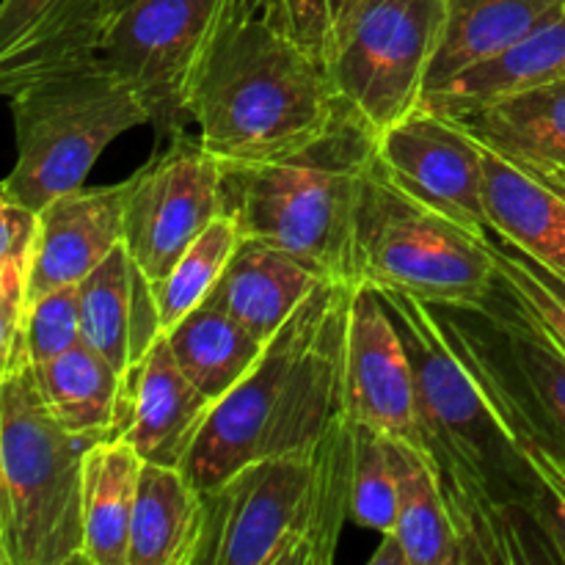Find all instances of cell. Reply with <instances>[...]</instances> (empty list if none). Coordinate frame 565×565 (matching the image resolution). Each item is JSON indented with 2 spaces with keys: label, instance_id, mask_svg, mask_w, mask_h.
<instances>
[{
  "label": "cell",
  "instance_id": "obj_7",
  "mask_svg": "<svg viewBox=\"0 0 565 565\" xmlns=\"http://www.w3.org/2000/svg\"><path fill=\"white\" fill-rule=\"evenodd\" d=\"M92 445L50 414L31 364L0 375V563L86 565L83 461Z\"/></svg>",
  "mask_w": 565,
  "mask_h": 565
},
{
  "label": "cell",
  "instance_id": "obj_2",
  "mask_svg": "<svg viewBox=\"0 0 565 565\" xmlns=\"http://www.w3.org/2000/svg\"><path fill=\"white\" fill-rule=\"evenodd\" d=\"M353 290V281H320L252 373L215 403L182 463L202 494L259 458L315 450L348 417Z\"/></svg>",
  "mask_w": 565,
  "mask_h": 565
},
{
  "label": "cell",
  "instance_id": "obj_10",
  "mask_svg": "<svg viewBox=\"0 0 565 565\" xmlns=\"http://www.w3.org/2000/svg\"><path fill=\"white\" fill-rule=\"evenodd\" d=\"M447 0H331L329 70L375 132L419 108L441 47Z\"/></svg>",
  "mask_w": 565,
  "mask_h": 565
},
{
  "label": "cell",
  "instance_id": "obj_27",
  "mask_svg": "<svg viewBox=\"0 0 565 565\" xmlns=\"http://www.w3.org/2000/svg\"><path fill=\"white\" fill-rule=\"evenodd\" d=\"M166 340L182 373L213 403L230 395L268 348L232 315L210 301L182 318L166 334Z\"/></svg>",
  "mask_w": 565,
  "mask_h": 565
},
{
  "label": "cell",
  "instance_id": "obj_14",
  "mask_svg": "<svg viewBox=\"0 0 565 565\" xmlns=\"http://www.w3.org/2000/svg\"><path fill=\"white\" fill-rule=\"evenodd\" d=\"M348 414L423 450L412 359L395 318L370 285H356L348 320Z\"/></svg>",
  "mask_w": 565,
  "mask_h": 565
},
{
  "label": "cell",
  "instance_id": "obj_25",
  "mask_svg": "<svg viewBox=\"0 0 565 565\" xmlns=\"http://www.w3.org/2000/svg\"><path fill=\"white\" fill-rule=\"evenodd\" d=\"M563 6L565 0H447L445 36L430 66L428 92L505 53Z\"/></svg>",
  "mask_w": 565,
  "mask_h": 565
},
{
  "label": "cell",
  "instance_id": "obj_13",
  "mask_svg": "<svg viewBox=\"0 0 565 565\" xmlns=\"http://www.w3.org/2000/svg\"><path fill=\"white\" fill-rule=\"evenodd\" d=\"M375 158L408 196L469 230L491 232L483 143L456 116L419 105L379 132Z\"/></svg>",
  "mask_w": 565,
  "mask_h": 565
},
{
  "label": "cell",
  "instance_id": "obj_24",
  "mask_svg": "<svg viewBox=\"0 0 565 565\" xmlns=\"http://www.w3.org/2000/svg\"><path fill=\"white\" fill-rule=\"evenodd\" d=\"M143 458L121 436L99 439L83 461V561L127 565Z\"/></svg>",
  "mask_w": 565,
  "mask_h": 565
},
{
  "label": "cell",
  "instance_id": "obj_26",
  "mask_svg": "<svg viewBox=\"0 0 565 565\" xmlns=\"http://www.w3.org/2000/svg\"><path fill=\"white\" fill-rule=\"evenodd\" d=\"M397 469V522L386 535L397 541L406 565H463L461 539L434 467L423 450L392 439Z\"/></svg>",
  "mask_w": 565,
  "mask_h": 565
},
{
  "label": "cell",
  "instance_id": "obj_19",
  "mask_svg": "<svg viewBox=\"0 0 565 565\" xmlns=\"http://www.w3.org/2000/svg\"><path fill=\"white\" fill-rule=\"evenodd\" d=\"M323 279L303 259L243 237L207 301L268 345Z\"/></svg>",
  "mask_w": 565,
  "mask_h": 565
},
{
  "label": "cell",
  "instance_id": "obj_4",
  "mask_svg": "<svg viewBox=\"0 0 565 565\" xmlns=\"http://www.w3.org/2000/svg\"><path fill=\"white\" fill-rule=\"evenodd\" d=\"M356 423L348 414L315 450L259 458L204 491L196 565H331L351 522Z\"/></svg>",
  "mask_w": 565,
  "mask_h": 565
},
{
  "label": "cell",
  "instance_id": "obj_8",
  "mask_svg": "<svg viewBox=\"0 0 565 565\" xmlns=\"http://www.w3.org/2000/svg\"><path fill=\"white\" fill-rule=\"evenodd\" d=\"M497 276L489 232L417 202L373 160L356 215V285L408 292L430 307H475Z\"/></svg>",
  "mask_w": 565,
  "mask_h": 565
},
{
  "label": "cell",
  "instance_id": "obj_34",
  "mask_svg": "<svg viewBox=\"0 0 565 565\" xmlns=\"http://www.w3.org/2000/svg\"><path fill=\"white\" fill-rule=\"evenodd\" d=\"M252 9L279 33L301 44L320 64L329 61L331 0H248Z\"/></svg>",
  "mask_w": 565,
  "mask_h": 565
},
{
  "label": "cell",
  "instance_id": "obj_18",
  "mask_svg": "<svg viewBox=\"0 0 565 565\" xmlns=\"http://www.w3.org/2000/svg\"><path fill=\"white\" fill-rule=\"evenodd\" d=\"M105 0H3L0 6V88L58 61L99 53Z\"/></svg>",
  "mask_w": 565,
  "mask_h": 565
},
{
  "label": "cell",
  "instance_id": "obj_6",
  "mask_svg": "<svg viewBox=\"0 0 565 565\" xmlns=\"http://www.w3.org/2000/svg\"><path fill=\"white\" fill-rule=\"evenodd\" d=\"M6 97L14 114L17 160L0 196L33 210L86 185L88 171L116 138L152 125L141 94L99 53L44 66Z\"/></svg>",
  "mask_w": 565,
  "mask_h": 565
},
{
  "label": "cell",
  "instance_id": "obj_22",
  "mask_svg": "<svg viewBox=\"0 0 565 565\" xmlns=\"http://www.w3.org/2000/svg\"><path fill=\"white\" fill-rule=\"evenodd\" d=\"M561 77H565V6L505 53L430 88L423 105L447 116H463Z\"/></svg>",
  "mask_w": 565,
  "mask_h": 565
},
{
  "label": "cell",
  "instance_id": "obj_20",
  "mask_svg": "<svg viewBox=\"0 0 565 565\" xmlns=\"http://www.w3.org/2000/svg\"><path fill=\"white\" fill-rule=\"evenodd\" d=\"M480 143L486 158L489 230L565 276V199L516 158L486 141Z\"/></svg>",
  "mask_w": 565,
  "mask_h": 565
},
{
  "label": "cell",
  "instance_id": "obj_23",
  "mask_svg": "<svg viewBox=\"0 0 565 565\" xmlns=\"http://www.w3.org/2000/svg\"><path fill=\"white\" fill-rule=\"evenodd\" d=\"M204 522V494L182 467L143 461L127 565H196Z\"/></svg>",
  "mask_w": 565,
  "mask_h": 565
},
{
  "label": "cell",
  "instance_id": "obj_28",
  "mask_svg": "<svg viewBox=\"0 0 565 565\" xmlns=\"http://www.w3.org/2000/svg\"><path fill=\"white\" fill-rule=\"evenodd\" d=\"M456 119L502 152L565 166V77Z\"/></svg>",
  "mask_w": 565,
  "mask_h": 565
},
{
  "label": "cell",
  "instance_id": "obj_29",
  "mask_svg": "<svg viewBox=\"0 0 565 565\" xmlns=\"http://www.w3.org/2000/svg\"><path fill=\"white\" fill-rule=\"evenodd\" d=\"M39 210L0 196V375L22 367Z\"/></svg>",
  "mask_w": 565,
  "mask_h": 565
},
{
  "label": "cell",
  "instance_id": "obj_3",
  "mask_svg": "<svg viewBox=\"0 0 565 565\" xmlns=\"http://www.w3.org/2000/svg\"><path fill=\"white\" fill-rule=\"evenodd\" d=\"M340 105L329 70L241 0L193 75L185 116L221 166H252L307 147Z\"/></svg>",
  "mask_w": 565,
  "mask_h": 565
},
{
  "label": "cell",
  "instance_id": "obj_9",
  "mask_svg": "<svg viewBox=\"0 0 565 565\" xmlns=\"http://www.w3.org/2000/svg\"><path fill=\"white\" fill-rule=\"evenodd\" d=\"M516 445L530 441L565 469V351L546 326L497 285L475 307H430Z\"/></svg>",
  "mask_w": 565,
  "mask_h": 565
},
{
  "label": "cell",
  "instance_id": "obj_5",
  "mask_svg": "<svg viewBox=\"0 0 565 565\" xmlns=\"http://www.w3.org/2000/svg\"><path fill=\"white\" fill-rule=\"evenodd\" d=\"M379 132L348 103L307 147L224 166L226 213L243 237L270 243L334 281L356 285V215Z\"/></svg>",
  "mask_w": 565,
  "mask_h": 565
},
{
  "label": "cell",
  "instance_id": "obj_1",
  "mask_svg": "<svg viewBox=\"0 0 565 565\" xmlns=\"http://www.w3.org/2000/svg\"><path fill=\"white\" fill-rule=\"evenodd\" d=\"M406 342L417 384L423 452L461 539L463 565L557 563L546 489L508 434L430 303L375 287Z\"/></svg>",
  "mask_w": 565,
  "mask_h": 565
},
{
  "label": "cell",
  "instance_id": "obj_31",
  "mask_svg": "<svg viewBox=\"0 0 565 565\" xmlns=\"http://www.w3.org/2000/svg\"><path fill=\"white\" fill-rule=\"evenodd\" d=\"M351 522L386 535L397 522V469L392 439L356 423V463L351 483Z\"/></svg>",
  "mask_w": 565,
  "mask_h": 565
},
{
  "label": "cell",
  "instance_id": "obj_36",
  "mask_svg": "<svg viewBox=\"0 0 565 565\" xmlns=\"http://www.w3.org/2000/svg\"><path fill=\"white\" fill-rule=\"evenodd\" d=\"M130 3V0H105V9H108V17L114 14V11H119L121 6H127Z\"/></svg>",
  "mask_w": 565,
  "mask_h": 565
},
{
  "label": "cell",
  "instance_id": "obj_11",
  "mask_svg": "<svg viewBox=\"0 0 565 565\" xmlns=\"http://www.w3.org/2000/svg\"><path fill=\"white\" fill-rule=\"evenodd\" d=\"M241 0H130L108 17L99 55L152 110V125L180 130L204 53Z\"/></svg>",
  "mask_w": 565,
  "mask_h": 565
},
{
  "label": "cell",
  "instance_id": "obj_32",
  "mask_svg": "<svg viewBox=\"0 0 565 565\" xmlns=\"http://www.w3.org/2000/svg\"><path fill=\"white\" fill-rule=\"evenodd\" d=\"M489 237L502 285L546 326L565 351V276L546 268L505 237H497L494 232H489Z\"/></svg>",
  "mask_w": 565,
  "mask_h": 565
},
{
  "label": "cell",
  "instance_id": "obj_21",
  "mask_svg": "<svg viewBox=\"0 0 565 565\" xmlns=\"http://www.w3.org/2000/svg\"><path fill=\"white\" fill-rule=\"evenodd\" d=\"M33 375L50 414L81 439H110L130 423V384L86 342L33 367Z\"/></svg>",
  "mask_w": 565,
  "mask_h": 565
},
{
  "label": "cell",
  "instance_id": "obj_17",
  "mask_svg": "<svg viewBox=\"0 0 565 565\" xmlns=\"http://www.w3.org/2000/svg\"><path fill=\"white\" fill-rule=\"evenodd\" d=\"M213 406L215 403L182 373L169 340L160 334L138 364L130 423L119 436L136 447L143 461L182 467Z\"/></svg>",
  "mask_w": 565,
  "mask_h": 565
},
{
  "label": "cell",
  "instance_id": "obj_15",
  "mask_svg": "<svg viewBox=\"0 0 565 565\" xmlns=\"http://www.w3.org/2000/svg\"><path fill=\"white\" fill-rule=\"evenodd\" d=\"M127 180L77 188L39 210L28 309L58 287L81 285L125 241Z\"/></svg>",
  "mask_w": 565,
  "mask_h": 565
},
{
  "label": "cell",
  "instance_id": "obj_33",
  "mask_svg": "<svg viewBox=\"0 0 565 565\" xmlns=\"http://www.w3.org/2000/svg\"><path fill=\"white\" fill-rule=\"evenodd\" d=\"M83 342L81 285L58 287L31 303L25 318V353L33 367L58 359Z\"/></svg>",
  "mask_w": 565,
  "mask_h": 565
},
{
  "label": "cell",
  "instance_id": "obj_16",
  "mask_svg": "<svg viewBox=\"0 0 565 565\" xmlns=\"http://www.w3.org/2000/svg\"><path fill=\"white\" fill-rule=\"evenodd\" d=\"M83 342L130 384L149 348L163 334L152 281L121 241L81 281Z\"/></svg>",
  "mask_w": 565,
  "mask_h": 565
},
{
  "label": "cell",
  "instance_id": "obj_35",
  "mask_svg": "<svg viewBox=\"0 0 565 565\" xmlns=\"http://www.w3.org/2000/svg\"><path fill=\"white\" fill-rule=\"evenodd\" d=\"M516 158L519 163L524 166L527 171H533L541 182L552 188L555 193H561L565 199V166L563 163H546V160H533V158H519V154H511Z\"/></svg>",
  "mask_w": 565,
  "mask_h": 565
},
{
  "label": "cell",
  "instance_id": "obj_12",
  "mask_svg": "<svg viewBox=\"0 0 565 565\" xmlns=\"http://www.w3.org/2000/svg\"><path fill=\"white\" fill-rule=\"evenodd\" d=\"M171 136V147L127 180L125 243L152 285L226 213L224 166L185 130Z\"/></svg>",
  "mask_w": 565,
  "mask_h": 565
},
{
  "label": "cell",
  "instance_id": "obj_30",
  "mask_svg": "<svg viewBox=\"0 0 565 565\" xmlns=\"http://www.w3.org/2000/svg\"><path fill=\"white\" fill-rule=\"evenodd\" d=\"M243 235L235 215L224 213L191 243L180 263L171 268L163 281L152 285L158 301V318L163 334H169L182 318L202 307L213 296L215 285L224 276L232 254L241 246Z\"/></svg>",
  "mask_w": 565,
  "mask_h": 565
}]
</instances>
